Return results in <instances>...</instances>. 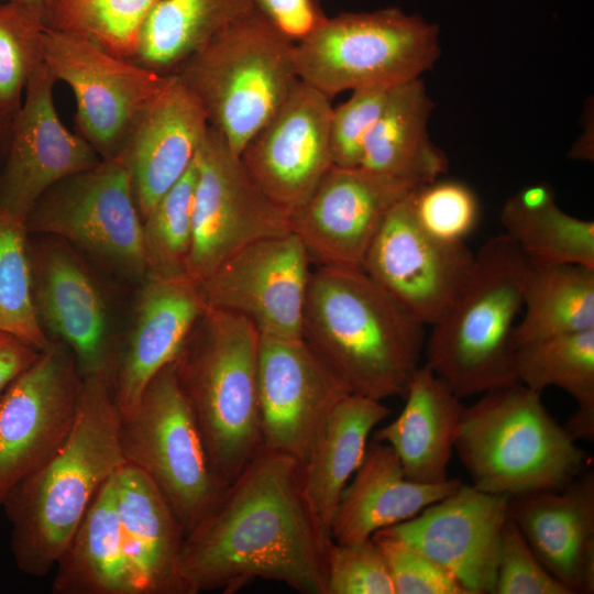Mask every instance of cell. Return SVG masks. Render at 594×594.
<instances>
[{
    "label": "cell",
    "instance_id": "6da1fadb",
    "mask_svg": "<svg viewBox=\"0 0 594 594\" xmlns=\"http://www.w3.org/2000/svg\"><path fill=\"white\" fill-rule=\"evenodd\" d=\"M330 542L304 495L300 462L261 448L185 535L180 575L189 594L232 593L254 579L326 594Z\"/></svg>",
    "mask_w": 594,
    "mask_h": 594
},
{
    "label": "cell",
    "instance_id": "7a4b0ae2",
    "mask_svg": "<svg viewBox=\"0 0 594 594\" xmlns=\"http://www.w3.org/2000/svg\"><path fill=\"white\" fill-rule=\"evenodd\" d=\"M301 339L348 394L404 396L421 365L425 326L362 268L310 272Z\"/></svg>",
    "mask_w": 594,
    "mask_h": 594
},
{
    "label": "cell",
    "instance_id": "3957f363",
    "mask_svg": "<svg viewBox=\"0 0 594 594\" xmlns=\"http://www.w3.org/2000/svg\"><path fill=\"white\" fill-rule=\"evenodd\" d=\"M120 429L111 382L101 375L84 376L69 437L48 462L10 491L1 506L22 573L45 576L55 568L96 494L127 463Z\"/></svg>",
    "mask_w": 594,
    "mask_h": 594
},
{
    "label": "cell",
    "instance_id": "277c9868",
    "mask_svg": "<svg viewBox=\"0 0 594 594\" xmlns=\"http://www.w3.org/2000/svg\"><path fill=\"white\" fill-rule=\"evenodd\" d=\"M260 340L249 319L207 306L173 361L210 469L224 485L262 447Z\"/></svg>",
    "mask_w": 594,
    "mask_h": 594
},
{
    "label": "cell",
    "instance_id": "5b68a950",
    "mask_svg": "<svg viewBox=\"0 0 594 594\" xmlns=\"http://www.w3.org/2000/svg\"><path fill=\"white\" fill-rule=\"evenodd\" d=\"M529 266L506 234L490 238L461 293L431 326L425 364L461 399L517 382L514 332Z\"/></svg>",
    "mask_w": 594,
    "mask_h": 594
},
{
    "label": "cell",
    "instance_id": "8992f818",
    "mask_svg": "<svg viewBox=\"0 0 594 594\" xmlns=\"http://www.w3.org/2000/svg\"><path fill=\"white\" fill-rule=\"evenodd\" d=\"M454 449L474 487L509 498L561 488L586 462L541 393L518 382L465 406Z\"/></svg>",
    "mask_w": 594,
    "mask_h": 594
},
{
    "label": "cell",
    "instance_id": "52a82bcc",
    "mask_svg": "<svg viewBox=\"0 0 594 594\" xmlns=\"http://www.w3.org/2000/svg\"><path fill=\"white\" fill-rule=\"evenodd\" d=\"M295 45L255 9L215 35L172 74L238 155L299 78Z\"/></svg>",
    "mask_w": 594,
    "mask_h": 594
},
{
    "label": "cell",
    "instance_id": "ba28073f",
    "mask_svg": "<svg viewBox=\"0 0 594 594\" xmlns=\"http://www.w3.org/2000/svg\"><path fill=\"white\" fill-rule=\"evenodd\" d=\"M439 57L438 26L398 8L327 16L295 45L299 80L329 98L345 90L409 82Z\"/></svg>",
    "mask_w": 594,
    "mask_h": 594
},
{
    "label": "cell",
    "instance_id": "9c48e42d",
    "mask_svg": "<svg viewBox=\"0 0 594 594\" xmlns=\"http://www.w3.org/2000/svg\"><path fill=\"white\" fill-rule=\"evenodd\" d=\"M120 436L127 462L156 485L187 535L217 505L228 485L210 469L174 362L150 381L134 414L121 418Z\"/></svg>",
    "mask_w": 594,
    "mask_h": 594
},
{
    "label": "cell",
    "instance_id": "30bf717a",
    "mask_svg": "<svg viewBox=\"0 0 594 594\" xmlns=\"http://www.w3.org/2000/svg\"><path fill=\"white\" fill-rule=\"evenodd\" d=\"M29 232L73 242L131 279L147 274L143 220L127 169L114 158L51 187L30 211Z\"/></svg>",
    "mask_w": 594,
    "mask_h": 594
},
{
    "label": "cell",
    "instance_id": "8fae6325",
    "mask_svg": "<svg viewBox=\"0 0 594 594\" xmlns=\"http://www.w3.org/2000/svg\"><path fill=\"white\" fill-rule=\"evenodd\" d=\"M195 165L187 275L201 283L239 250L287 234L292 226L290 216L256 186L240 155L210 125Z\"/></svg>",
    "mask_w": 594,
    "mask_h": 594
},
{
    "label": "cell",
    "instance_id": "7c38bea8",
    "mask_svg": "<svg viewBox=\"0 0 594 594\" xmlns=\"http://www.w3.org/2000/svg\"><path fill=\"white\" fill-rule=\"evenodd\" d=\"M43 63L76 100V133L102 160L114 158L127 134L169 75L117 57L76 34L45 28Z\"/></svg>",
    "mask_w": 594,
    "mask_h": 594
},
{
    "label": "cell",
    "instance_id": "4fadbf2b",
    "mask_svg": "<svg viewBox=\"0 0 594 594\" xmlns=\"http://www.w3.org/2000/svg\"><path fill=\"white\" fill-rule=\"evenodd\" d=\"M84 376L54 341L0 396V508L10 491L62 448L74 427Z\"/></svg>",
    "mask_w": 594,
    "mask_h": 594
},
{
    "label": "cell",
    "instance_id": "5bb4252c",
    "mask_svg": "<svg viewBox=\"0 0 594 594\" xmlns=\"http://www.w3.org/2000/svg\"><path fill=\"white\" fill-rule=\"evenodd\" d=\"M410 193L386 216L362 270L426 327L452 306L469 278L475 253L465 242L443 241L427 232L415 217Z\"/></svg>",
    "mask_w": 594,
    "mask_h": 594
},
{
    "label": "cell",
    "instance_id": "9a60e30c",
    "mask_svg": "<svg viewBox=\"0 0 594 594\" xmlns=\"http://www.w3.org/2000/svg\"><path fill=\"white\" fill-rule=\"evenodd\" d=\"M310 262L289 232L239 250L199 284L207 306L249 319L261 334L300 339Z\"/></svg>",
    "mask_w": 594,
    "mask_h": 594
},
{
    "label": "cell",
    "instance_id": "2e32d148",
    "mask_svg": "<svg viewBox=\"0 0 594 594\" xmlns=\"http://www.w3.org/2000/svg\"><path fill=\"white\" fill-rule=\"evenodd\" d=\"M330 98L298 80L240 157L256 186L289 216L333 166Z\"/></svg>",
    "mask_w": 594,
    "mask_h": 594
},
{
    "label": "cell",
    "instance_id": "e0dca14e",
    "mask_svg": "<svg viewBox=\"0 0 594 594\" xmlns=\"http://www.w3.org/2000/svg\"><path fill=\"white\" fill-rule=\"evenodd\" d=\"M508 503V496L461 483L413 518L381 530L446 570L469 594H493Z\"/></svg>",
    "mask_w": 594,
    "mask_h": 594
},
{
    "label": "cell",
    "instance_id": "ac0fdd59",
    "mask_svg": "<svg viewBox=\"0 0 594 594\" xmlns=\"http://www.w3.org/2000/svg\"><path fill=\"white\" fill-rule=\"evenodd\" d=\"M414 189L361 167L332 166L290 215L292 232L318 266L362 268L386 216Z\"/></svg>",
    "mask_w": 594,
    "mask_h": 594
},
{
    "label": "cell",
    "instance_id": "d6986e66",
    "mask_svg": "<svg viewBox=\"0 0 594 594\" xmlns=\"http://www.w3.org/2000/svg\"><path fill=\"white\" fill-rule=\"evenodd\" d=\"M55 82L44 63L33 73L13 117L0 172V207L24 222L51 187L102 160L86 140L61 121L53 98Z\"/></svg>",
    "mask_w": 594,
    "mask_h": 594
},
{
    "label": "cell",
    "instance_id": "ffe728a7",
    "mask_svg": "<svg viewBox=\"0 0 594 594\" xmlns=\"http://www.w3.org/2000/svg\"><path fill=\"white\" fill-rule=\"evenodd\" d=\"M345 394L301 338L261 334V448L302 462L331 409Z\"/></svg>",
    "mask_w": 594,
    "mask_h": 594
},
{
    "label": "cell",
    "instance_id": "44dd1931",
    "mask_svg": "<svg viewBox=\"0 0 594 594\" xmlns=\"http://www.w3.org/2000/svg\"><path fill=\"white\" fill-rule=\"evenodd\" d=\"M31 261L33 298L43 330L72 351L82 376L101 375L111 382L118 344L97 283L64 244H46Z\"/></svg>",
    "mask_w": 594,
    "mask_h": 594
},
{
    "label": "cell",
    "instance_id": "7402d4cb",
    "mask_svg": "<svg viewBox=\"0 0 594 594\" xmlns=\"http://www.w3.org/2000/svg\"><path fill=\"white\" fill-rule=\"evenodd\" d=\"M206 307L200 284L188 275L145 276L111 377L122 419L134 414L150 381L174 361Z\"/></svg>",
    "mask_w": 594,
    "mask_h": 594
},
{
    "label": "cell",
    "instance_id": "603a6c76",
    "mask_svg": "<svg viewBox=\"0 0 594 594\" xmlns=\"http://www.w3.org/2000/svg\"><path fill=\"white\" fill-rule=\"evenodd\" d=\"M208 130L200 103L169 74L114 157L130 175L142 220L191 166Z\"/></svg>",
    "mask_w": 594,
    "mask_h": 594
},
{
    "label": "cell",
    "instance_id": "cb8c5ba5",
    "mask_svg": "<svg viewBox=\"0 0 594 594\" xmlns=\"http://www.w3.org/2000/svg\"><path fill=\"white\" fill-rule=\"evenodd\" d=\"M508 518L544 568L573 594L594 592L592 469L561 488L510 497Z\"/></svg>",
    "mask_w": 594,
    "mask_h": 594
},
{
    "label": "cell",
    "instance_id": "d4e9b609",
    "mask_svg": "<svg viewBox=\"0 0 594 594\" xmlns=\"http://www.w3.org/2000/svg\"><path fill=\"white\" fill-rule=\"evenodd\" d=\"M114 488L122 544L139 594H189L179 570L185 531L166 498L128 462L114 473Z\"/></svg>",
    "mask_w": 594,
    "mask_h": 594
},
{
    "label": "cell",
    "instance_id": "484cf974",
    "mask_svg": "<svg viewBox=\"0 0 594 594\" xmlns=\"http://www.w3.org/2000/svg\"><path fill=\"white\" fill-rule=\"evenodd\" d=\"M461 483L458 479L436 484L414 482L406 477L394 450L372 439L362 463L342 491L330 538L337 543L370 539L377 530L413 518Z\"/></svg>",
    "mask_w": 594,
    "mask_h": 594
},
{
    "label": "cell",
    "instance_id": "4316f807",
    "mask_svg": "<svg viewBox=\"0 0 594 594\" xmlns=\"http://www.w3.org/2000/svg\"><path fill=\"white\" fill-rule=\"evenodd\" d=\"M404 396L400 414L372 439L394 450L407 479L424 484L444 482L465 406L425 363Z\"/></svg>",
    "mask_w": 594,
    "mask_h": 594
},
{
    "label": "cell",
    "instance_id": "83f0119b",
    "mask_svg": "<svg viewBox=\"0 0 594 594\" xmlns=\"http://www.w3.org/2000/svg\"><path fill=\"white\" fill-rule=\"evenodd\" d=\"M388 414L382 400L345 394L331 409L300 462L304 495L328 537L342 491L362 463L370 435Z\"/></svg>",
    "mask_w": 594,
    "mask_h": 594
},
{
    "label": "cell",
    "instance_id": "f1b7e54d",
    "mask_svg": "<svg viewBox=\"0 0 594 594\" xmlns=\"http://www.w3.org/2000/svg\"><path fill=\"white\" fill-rule=\"evenodd\" d=\"M432 109L421 78L394 87L365 141L359 167L414 188L441 178L449 161L428 133Z\"/></svg>",
    "mask_w": 594,
    "mask_h": 594
},
{
    "label": "cell",
    "instance_id": "f546056e",
    "mask_svg": "<svg viewBox=\"0 0 594 594\" xmlns=\"http://www.w3.org/2000/svg\"><path fill=\"white\" fill-rule=\"evenodd\" d=\"M54 569L53 594H139L122 544L114 474L96 494Z\"/></svg>",
    "mask_w": 594,
    "mask_h": 594
},
{
    "label": "cell",
    "instance_id": "4dcf8cb0",
    "mask_svg": "<svg viewBox=\"0 0 594 594\" xmlns=\"http://www.w3.org/2000/svg\"><path fill=\"white\" fill-rule=\"evenodd\" d=\"M501 223L532 265L576 264L594 268V222L563 211L546 182L520 188L504 204Z\"/></svg>",
    "mask_w": 594,
    "mask_h": 594
},
{
    "label": "cell",
    "instance_id": "1f68e13d",
    "mask_svg": "<svg viewBox=\"0 0 594 594\" xmlns=\"http://www.w3.org/2000/svg\"><path fill=\"white\" fill-rule=\"evenodd\" d=\"M252 0H161L145 19L132 62L163 75L254 10Z\"/></svg>",
    "mask_w": 594,
    "mask_h": 594
},
{
    "label": "cell",
    "instance_id": "d6a6232c",
    "mask_svg": "<svg viewBox=\"0 0 594 594\" xmlns=\"http://www.w3.org/2000/svg\"><path fill=\"white\" fill-rule=\"evenodd\" d=\"M515 373L539 393L550 386L566 392L578 408L564 428L575 441L594 439V329L517 346Z\"/></svg>",
    "mask_w": 594,
    "mask_h": 594
},
{
    "label": "cell",
    "instance_id": "836d02e7",
    "mask_svg": "<svg viewBox=\"0 0 594 594\" xmlns=\"http://www.w3.org/2000/svg\"><path fill=\"white\" fill-rule=\"evenodd\" d=\"M515 346L594 329V268L530 264Z\"/></svg>",
    "mask_w": 594,
    "mask_h": 594
},
{
    "label": "cell",
    "instance_id": "e575fe53",
    "mask_svg": "<svg viewBox=\"0 0 594 594\" xmlns=\"http://www.w3.org/2000/svg\"><path fill=\"white\" fill-rule=\"evenodd\" d=\"M161 0H43L46 28L85 37L133 61L141 28Z\"/></svg>",
    "mask_w": 594,
    "mask_h": 594
},
{
    "label": "cell",
    "instance_id": "d590c367",
    "mask_svg": "<svg viewBox=\"0 0 594 594\" xmlns=\"http://www.w3.org/2000/svg\"><path fill=\"white\" fill-rule=\"evenodd\" d=\"M26 233L25 222L0 207V332L43 351L51 341L35 309Z\"/></svg>",
    "mask_w": 594,
    "mask_h": 594
},
{
    "label": "cell",
    "instance_id": "8d00e7d4",
    "mask_svg": "<svg viewBox=\"0 0 594 594\" xmlns=\"http://www.w3.org/2000/svg\"><path fill=\"white\" fill-rule=\"evenodd\" d=\"M196 175L194 161L183 177L161 197L143 219L146 275H187Z\"/></svg>",
    "mask_w": 594,
    "mask_h": 594
},
{
    "label": "cell",
    "instance_id": "74e56055",
    "mask_svg": "<svg viewBox=\"0 0 594 594\" xmlns=\"http://www.w3.org/2000/svg\"><path fill=\"white\" fill-rule=\"evenodd\" d=\"M43 14L25 4L0 2V113L14 117L26 85L43 64Z\"/></svg>",
    "mask_w": 594,
    "mask_h": 594
},
{
    "label": "cell",
    "instance_id": "f35d334b",
    "mask_svg": "<svg viewBox=\"0 0 594 594\" xmlns=\"http://www.w3.org/2000/svg\"><path fill=\"white\" fill-rule=\"evenodd\" d=\"M410 200L418 223L440 240L465 242L479 224V198L460 180L438 178L415 188Z\"/></svg>",
    "mask_w": 594,
    "mask_h": 594
},
{
    "label": "cell",
    "instance_id": "ab89813d",
    "mask_svg": "<svg viewBox=\"0 0 594 594\" xmlns=\"http://www.w3.org/2000/svg\"><path fill=\"white\" fill-rule=\"evenodd\" d=\"M326 594H395L385 558L372 538L352 543L331 540Z\"/></svg>",
    "mask_w": 594,
    "mask_h": 594
},
{
    "label": "cell",
    "instance_id": "60d3db41",
    "mask_svg": "<svg viewBox=\"0 0 594 594\" xmlns=\"http://www.w3.org/2000/svg\"><path fill=\"white\" fill-rule=\"evenodd\" d=\"M393 88L369 87L353 90L344 103L332 109L330 148L333 166H360L365 141Z\"/></svg>",
    "mask_w": 594,
    "mask_h": 594
},
{
    "label": "cell",
    "instance_id": "b9f144b4",
    "mask_svg": "<svg viewBox=\"0 0 594 594\" xmlns=\"http://www.w3.org/2000/svg\"><path fill=\"white\" fill-rule=\"evenodd\" d=\"M493 594H573L536 557L518 527L508 518Z\"/></svg>",
    "mask_w": 594,
    "mask_h": 594
},
{
    "label": "cell",
    "instance_id": "7bdbcfd3",
    "mask_svg": "<svg viewBox=\"0 0 594 594\" xmlns=\"http://www.w3.org/2000/svg\"><path fill=\"white\" fill-rule=\"evenodd\" d=\"M372 539L385 558L395 594H469L450 573L404 541L382 530Z\"/></svg>",
    "mask_w": 594,
    "mask_h": 594
},
{
    "label": "cell",
    "instance_id": "ee69618b",
    "mask_svg": "<svg viewBox=\"0 0 594 594\" xmlns=\"http://www.w3.org/2000/svg\"><path fill=\"white\" fill-rule=\"evenodd\" d=\"M261 13L283 36L298 44L324 20L317 0H252Z\"/></svg>",
    "mask_w": 594,
    "mask_h": 594
},
{
    "label": "cell",
    "instance_id": "f6af8a7d",
    "mask_svg": "<svg viewBox=\"0 0 594 594\" xmlns=\"http://www.w3.org/2000/svg\"><path fill=\"white\" fill-rule=\"evenodd\" d=\"M40 352L15 337L0 332V396L34 362Z\"/></svg>",
    "mask_w": 594,
    "mask_h": 594
},
{
    "label": "cell",
    "instance_id": "bcb514c9",
    "mask_svg": "<svg viewBox=\"0 0 594 594\" xmlns=\"http://www.w3.org/2000/svg\"><path fill=\"white\" fill-rule=\"evenodd\" d=\"M13 117H8L0 113V158L6 157L12 131Z\"/></svg>",
    "mask_w": 594,
    "mask_h": 594
},
{
    "label": "cell",
    "instance_id": "7dc6e473",
    "mask_svg": "<svg viewBox=\"0 0 594 594\" xmlns=\"http://www.w3.org/2000/svg\"><path fill=\"white\" fill-rule=\"evenodd\" d=\"M1 1H12V2L22 3L40 11L43 14V0H0V2Z\"/></svg>",
    "mask_w": 594,
    "mask_h": 594
}]
</instances>
